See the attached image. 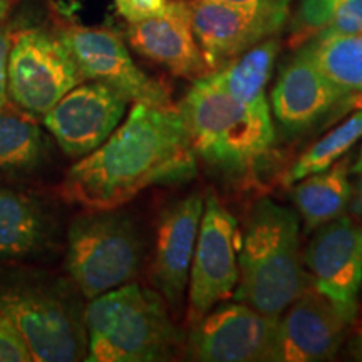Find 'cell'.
I'll use <instances>...</instances> for the list:
<instances>
[{
    "label": "cell",
    "mask_w": 362,
    "mask_h": 362,
    "mask_svg": "<svg viewBox=\"0 0 362 362\" xmlns=\"http://www.w3.org/2000/svg\"><path fill=\"white\" fill-rule=\"evenodd\" d=\"M197 161L178 107L134 103L124 123L71 166L57 192L84 210L121 208L148 188L187 183Z\"/></svg>",
    "instance_id": "1"
},
{
    "label": "cell",
    "mask_w": 362,
    "mask_h": 362,
    "mask_svg": "<svg viewBox=\"0 0 362 362\" xmlns=\"http://www.w3.org/2000/svg\"><path fill=\"white\" fill-rule=\"evenodd\" d=\"M189 144L216 176L235 188L257 185L274 158L269 101L242 103L206 74L193 81L178 106Z\"/></svg>",
    "instance_id": "2"
},
{
    "label": "cell",
    "mask_w": 362,
    "mask_h": 362,
    "mask_svg": "<svg viewBox=\"0 0 362 362\" xmlns=\"http://www.w3.org/2000/svg\"><path fill=\"white\" fill-rule=\"evenodd\" d=\"M307 287L297 214L262 198L248 211L240 238L235 300L264 315L280 317Z\"/></svg>",
    "instance_id": "3"
},
{
    "label": "cell",
    "mask_w": 362,
    "mask_h": 362,
    "mask_svg": "<svg viewBox=\"0 0 362 362\" xmlns=\"http://www.w3.org/2000/svg\"><path fill=\"white\" fill-rule=\"evenodd\" d=\"M88 362H166L183 356L187 334L155 288L138 282L86 304Z\"/></svg>",
    "instance_id": "4"
},
{
    "label": "cell",
    "mask_w": 362,
    "mask_h": 362,
    "mask_svg": "<svg viewBox=\"0 0 362 362\" xmlns=\"http://www.w3.org/2000/svg\"><path fill=\"white\" fill-rule=\"evenodd\" d=\"M83 296L69 279L27 267H0V312L35 362H76L88 354Z\"/></svg>",
    "instance_id": "5"
},
{
    "label": "cell",
    "mask_w": 362,
    "mask_h": 362,
    "mask_svg": "<svg viewBox=\"0 0 362 362\" xmlns=\"http://www.w3.org/2000/svg\"><path fill=\"white\" fill-rule=\"evenodd\" d=\"M144 260L138 225L119 208L86 210L66 235V272L86 300L134 282Z\"/></svg>",
    "instance_id": "6"
},
{
    "label": "cell",
    "mask_w": 362,
    "mask_h": 362,
    "mask_svg": "<svg viewBox=\"0 0 362 362\" xmlns=\"http://www.w3.org/2000/svg\"><path fill=\"white\" fill-rule=\"evenodd\" d=\"M7 74L8 101L33 119H42L84 81L61 37L42 29L12 34Z\"/></svg>",
    "instance_id": "7"
},
{
    "label": "cell",
    "mask_w": 362,
    "mask_h": 362,
    "mask_svg": "<svg viewBox=\"0 0 362 362\" xmlns=\"http://www.w3.org/2000/svg\"><path fill=\"white\" fill-rule=\"evenodd\" d=\"M240 232L235 216L216 194L205 198L189 267L187 322H197L220 302L233 297L238 284Z\"/></svg>",
    "instance_id": "8"
},
{
    "label": "cell",
    "mask_w": 362,
    "mask_h": 362,
    "mask_svg": "<svg viewBox=\"0 0 362 362\" xmlns=\"http://www.w3.org/2000/svg\"><path fill=\"white\" fill-rule=\"evenodd\" d=\"M279 317L242 302L216 304L189 324L183 356L198 362H277Z\"/></svg>",
    "instance_id": "9"
},
{
    "label": "cell",
    "mask_w": 362,
    "mask_h": 362,
    "mask_svg": "<svg viewBox=\"0 0 362 362\" xmlns=\"http://www.w3.org/2000/svg\"><path fill=\"white\" fill-rule=\"evenodd\" d=\"M59 37L71 52L84 81H98L115 89L126 101L148 106H175L166 83L139 69L119 34L104 27L69 25Z\"/></svg>",
    "instance_id": "10"
},
{
    "label": "cell",
    "mask_w": 362,
    "mask_h": 362,
    "mask_svg": "<svg viewBox=\"0 0 362 362\" xmlns=\"http://www.w3.org/2000/svg\"><path fill=\"white\" fill-rule=\"evenodd\" d=\"M197 42L210 72L255 47L262 40L280 35L288 22L287 7H243L214 0H188Z\"/></svg>",
    "instance_id": "11"
},
{
    "label": "cell",
    "mask_w": 362,
    "mask_h": 362,
    "mask_svg": "<svg viewBox=\"0 0 362 362\" xmlns=\"http://www.w3.org/2000/svg\"><path fill=\"white\" fill-rule=\"evenodd\" d=\"M309 285L354 324L362 287V226L341 215L317 228L304 253Z\"/></svg>",
    "instance_id": "12"
},
{
    "label": "cell",
    "mask_w": 362,
    "mask_h": 362,
    "mask_svg": "<svg viewBox=\"0 0 362 362\" xmlns=\"http://www.w3.org/2000/svg\"><path fill=\"white\" fill-rule=\"evenodd\" d=\"M128 101L98 81H83L42 117L45 129L66 156H88L123 121Z\"/></svg>",
    "instance_id": "13"
},
{
    "label": "cell",
    "mask_w": 362,
    "mask_h": 362,
    "mask_svg": "<svg viewBox=\"0 0 362 362\" xmlns=\"http://www.w3.org/2000/svg\"><path fill=\"white\" fill-rule=\"evenodd\" d=\"M203 206L205 198L202 194H188L163 208L156 221L149 280L176 319L185 310L189 267Z\"/></svg>",
    "instance_id": "14"
},
{
    "label": "cell",
    "mask_w": 362,
    "mask_h": 362,
    "mask_svg": "<svg viewBox=\"0 0 362 362\" xmlns=\"http://www.w3.org/2000/svg\"><path fill=\"white\" fill-rule=\"evenodd\" d=\"M354 101H362V96L329 81L300 49H296L282 67L272 90L275 119L284 133L292 136L310 129L334 110Z\"/></svg>",
    "instance_id": "15"
},
{
    "label": "cell",
    "mask_w": 362,
    "mask_h": 362,
    "mask_svg": "<svg viewBox=\"0 0 362 362\" xmlns=\"http://www.w3.org/2000/svg\"><path fill=\"white\" fill-rule=\"evenodd\" d=\"M126 39L139 56L161 66L175 78L197 81L210 74L194 37L188 0H168L156 16L131 22Z\"/></svg>",
    "instance_id": "16"
},
{
    "label": "cell",
    "mask_w": 362,
    "mask_h": 362,
    "mask_svg": "<svg viewBox=\"0 0 362 362\" xmlns=\"http://www.w3.org/2000/svg\"><path fill=\"white\" fill-rule=\"evenodd\" d=\"M349 322L310 285L279 317L277 362L332 361Z\"/></svg>",
    "instance_id": "17"
},
{
    "label": "cell",
    "mask_w": 362,
    "mask_h": 362,
    "mask_svg": "<svg viewBox=\"0 0 362 362\" xmlns=\"http://www.w3.org/2000/svg\"><path fill=\"white\" fill-rule=\"evenodd\" d=\"M56 238V218L42 198L0 183V260L40 259L52 250Z\"/></svg>",
    "instance_id": "18"
},
{
    "label": "cell",
    "mask_w": 362,
    "mask_h": 362,
    "mask_svg": "<svg viewBox=\"0 0 362 362\" xmlns=\"http://www.w3.org/2000/svg\"><path fill=\"white\" fill-rule=\"evenodd\" d=\"M349 173V158L346 156L327 170L305 176L292 188L291 198L304 221L305 232L344 215L352 197Z\"/></svg>",
    "instance_id": "19"
},
{
    "label": "cell",
    "mask_w": 362,
    "mask_h": 362,
    "mask_svg": "<svg viewBox=\"0 0 362 362\" xmlns=\"http://www.w3.org/2000/svg\"><path fill=\"white\" fill-rule=\"evenodd\" d=\"M51 158V144L35 119L0 111V180H27Z\"/></svg>",
    "instance_id": "20"
},
{
    "label": "cell",
    "mask_w": 362,
    "mask_h": 362,
    "mask_svg": "<svg viewBox=\"0 0 362 362\" xmlns=\"http://www.w3.org/2000/svg\"><path fill=\"white\" fill-rule=\"evenodd\" d=\"M362 33V0H298L288 16V44L297 49L307 40Z\"/></svg>",
    "instance_id": "21"
},
{
    "label": "cell",
    "mask_w": 362,
    "mask_h": 362,
    "mask_svg": "<svg viewBox=\"0 0 362 362\" xmlns=\"http://www.w3.org/2000/svg\"><path fill=\"white\" fill-rule=\"evenodd\" d=\"M282 40L274 35L248 49L242 56L226 64L223 69L211 72L214 79L230 96L238 101L252 104L267 99L265 89L272 78Z\"/></svg>",
    "instance_id": "22"
},
{
    "label": "cell",
    "mask_w": 362,
    "mask_h": 362,
    "mask_svg": "<svg viewBox=\"0 0 362 362\" xmlns=\"http://www.w3.org/2000/svg\"><path fill=\"white\" fill-rule=\"evenodd\" d=\"M297 49L304 51L329 81L362 96V33L315 37Z\"/></svg>",
    "instance_id": "23"
},
{
    "label": "cell",
    "mask_w": 362,
    "mask_h": 362,
    "mask_svg": "<svg viewBox=\"0 0 362 362\" xmlns=\"http://www.w3.org/2000/svg\"><path fill=\"white\" fill-rule=\"evenodd\" d=\"M362 139V110L352 112L346 121L330 129L319 141L297 158L284 176L285 185H292L305 176L327 170L334 163L341 160Z\"/></svg>",
    "instance_id": "24"
},
{
    "label": "cell",
    "mask_w": 362,
    "mask_h": 362,
    "mask_svg": "<svg viewBox=\"0 0 362 362\" xmlns=\"http://www.w3.org/2000/svg\"><path fill=\"white\" fill-rule=\"evenodd\" d=\"M0 362H33V356L24 337L2 312H0Z\"/></svg>",
    "instance_id": "25"
},
{
    "label": "cell",
    "mask_w": 362,
    "mask_h": 362,
    "mask_svg": "<svg viewBox=\"0 0 362 362\" xmlns=\"http://www.w3.org/2000/svg\"><path fill=\"white\" fill-rule=\"evenodd\" d=\"M166 4L168 0H115L116 12L128 24L156 16L166 7Z\"/></svg>",
    "instance_id": "26"
},
{
    "label": "cell",
    "mask_w": 362,
    "mask_h": 362,
    "mask_svg": "<svg viewBox=\"0 0 362 362\" xmlns=\"http://www.w3.org/2000/svg\"><path fill=\"white\" fill-rule=\"evenodd\" d=\"M12 44V33L8 30L7 25L2 24L0 21V111H4L8 106V51H11Z\"/></svg>",
    "instance_id": "27"
},
{
    "label": "cell",
    "mask_w": 362,
    "mask_h": 362,
    "mask_svg": "<svg viewBox=\"0 0 362 362\" xmlns=\"http://www.w3.org/2000/svg\"><path fill=\"white\" fill-rule=\"evenodd\" d=\"M214 2L232 4V6L243 7H287L291 8L296 0H214Z\"/></svg>",
    "instance_id": "28"
},
{
    "label": "cell",
    "mask_w": 362,
    "mask_h": 362,
    "mask_svg": "<svg viewBox=\"0 0 362 362\" xmlns=\"http://www.w3.org/2000/svg\"><path fill=\"white\" fill-rule=\"evenodd\" d=\"M349 356L354 361H361L362 362V329L357 330V334L351 339L349 342Z\"/></svg>",
    "instance_id": "29"
},
{
    "label": "cell",
    "mask_w": 362,
    "mask_h": 362,
    "mask_svg": "<svg viewBox=\"0 0 362 362\" xmlns=\"http://www.w3.org/2000/svg\"><path fill=\"white\" fill-rule=\"evenodd\" d=\"M8 11H11V0H0V21L6 19Z\"/></svg>",
    "instance_id": "30"
},
{
    "label": "cell",
    "mask_w": 362,
    "mask_h": 362,
    "mask_svg": "<svg viewBox=\"0 0 362 362\" xmlns=\"http://www.w3.org/2000/svg\"><path fill=\"white\" fill-rule=\"evenodd\" d=\"M352 173H362V148L359 151V156H357V160L354 163V166H352Z\"/></svg>",
    "instance_id": "31"
},
{
    "label": "cell",
    "mask_w": 362,
    "mask_h": 362,
    "mask_svg": "<svg viewBox=\"0 0 362 362\" xmlns=\"http://www.w3.org/2000/svg\"><path fill=\"white\" fill-rule=\"evenodd\" d=\"M359 211L362 214V180H361V185H359Z\"/></svg>",
    "instance_id": "32"
}]
</instances>
